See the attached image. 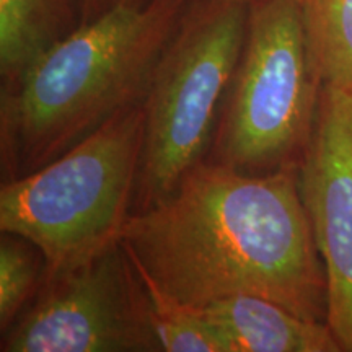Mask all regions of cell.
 Returning a JSON list of instances; mask_svg holds the SVG:
<instances>
[{"mask_svg":"<svg viewBox=\"0 0 352 352\" xmlns=\"http://www.w3.org/2000/svg\"><path fill=\"white\" fill-rule=\"evenodd\" d=\"M192 310L223 333L232 352H341L327 321L305 320L263 297H226Z\"/></svg>","mask_w":352,"mask_h":352,"instance_id":"ba28073f","label":"cell"},{"mask_svg":"<svg viewBox=\"0 0 352 352\" xmlns=\"http://www.w3.org/2000/svg\"><path fill=\"white\" fill-rule=\"evenodd\" d=\"M120 2L121 0H80V23L95 20Z\"/></svg>","mask_w":352,"mask_h":352,"instance_id":"4fadbf2b","label":"cell"},{"mask_svg":"<svg viewBox=\"0 0 352 352\" xmlns=\"http://www.w3.org/2000/svg\"><path fill=\"white\" fill-rule=\"evenodd\" d=\"M320 85L352 87V0H298Z\"/></svg>","mask_w":352,"mask_h":352,"instance_id":"30bf717a","label":"cell"},{"mask_svg":"<svg viewBox=\"0 0 352 352\" xmlns=\"http://www.w3.org/2000/svg\"><path fill=\"white\" fill-rule=\"evenodd\" d=\"M120 241L148 294L176 305L256 296L327 321V274L298 166L253 175L201 162L168 197L132 214Z\"/></svg>","mask_w":352,"mask_h":352,"instance_id":"6da1fadb","label":"cell"},{"mask_svg":"<svg viewBox=\"0 0 352 352\" xmlns=\"http://www.w3.org/2000/svg\"><path fill=\"white\" fill-rule=\"evenodd\" d=\"M151 296L155 327L165 352H232L230 342L217 327L192 308Z\"/></svg>","mask_w":352,"mask_h":352,"instance_id":"7c38bea8","label":"cell"},{"mask_svg":"<svg viewBox=\"0 0 352 352\" xmlns=\"http://www.w3.org/2000/svg\"><path fill=\"white\" fill-rule=\"evenodd\" d=\"M252 0H197L162 52L144 100L145 132L134 206L164 201L204 162L239 64Z\"/></svg>","mask_w":352,"mask_h":352,"instance_id":"277c9868","label":"cell"},{"mask_svg":"<svg viewBox=\"0 0 352 352\" xmlns=\"http://www.w3.org/2000/svg\"><path fill=\"white\" fill-rule=\"evenodd\" d=\"M186 0H121L39 57L0 100L3 182L33 173L144 103Z\"/></svg>","mask_w":352,"mask_h":352,"instance_id":"7a4b0ae2","label":"cell"},{"mask_svg":"<svg viewBox=\"0 0 352 352\" xmlns=\"http://www.w3.org/2000/svg\"><path fill=\"white\" fill-rule=\"evenodd\" d=\"M2 352H160L153 305L121 241L41 289L2 333Z\"/></svg>","mask_w":352,"mask_h":352,"instance_id":"8992f818","label":"cell"},{"mask_svg":"<svg viewBox=\"0 0 352 352\" xmlns=\"http://www.w3.org/2000/svg\"><path fill=\"white\" fill-rule=\"evenodd\" d=\"M320 91L298 0H252L210 160L253 175L298 166L314 132Z\"/></svg>","mask_w":352,"mask_h":352,"instance_id":"5b68a950","label":"cell"},{"mask_svg":"<svg viewBox=\"0 0 352 352\" xmlns=\"http://www.w3.org/2000/svg\"><path fill=\"white\" fill-rule=\"evenodd\" d=\"M298 182L327 274V323L352 352V87H321Z\"/></svg>","mask_w":352,"mask_h":352,"instance_id":"52a82bcc","label":"cell"},{"mask_svg":"<svg viewBox=\"0 0 352 352\" xmlns=\"http://www.w3.org/2000/svg\"><path fill=\"white\" fill-rule=\"evenodd\" d=\"M144 104L122 109L67 152L0 189V230L36 245L44 277L120 240L132 214L144 148Z\"/></svg>","mask_w":352,"mask_h":352,"instance_id":"3957f363","label":"cell"},{"mask_svg":"<svg viewBox=\"0 0 352 352\" xmlns=\"http://www.w3.org/2000/svg\"><path fill=\"white\" fill-rule=\"evenodd\" d=\"M46 261L36 245L2 232L0 239V331L6 333L41 289Z\"/></svg>","mask_w":352,"mask_h":352,"instance_id":"8fae6325","label":"cell"},{"mask_svg":"<svg viewBox=\"0 0 352 352\" xmlns=\"http://www.w3.org/2000/svg\"><path fill=\"white\" fill-rule=\"evenodd\" d=\"M77 26L72 0H0L2 90L16 85L39 57Z\"/></svg>","mask_w":352,"mask_h":352,"instance_id":"9c48e42d","label":"cell"}]
</instances>
